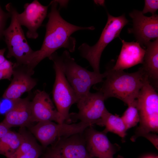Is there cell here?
Here are the masks:
<instances>
[{
    "instance_id": "4fadbf2b",
    "label": "cell",
    "mask_w": 158,
    "mask_h": 158,
    "mask_svg": "<svg viewBox=\"0 0 158 158\" xmlns=\"http://www.w3.org/2000/svg\"><path fill=\"white\" fill-rule=\"evenodd\" d=\"M33 122L51 121L62 123L65 120L54 106L49 95L44 90H36L31 102Z\"/></svg>"
},
{
    "instance_id": "9a60e30c",
    "label": "cell",
    "mask_w": 158,
    "mask_h": 158,
    "mask_svg": "<svg viewBox=\"0 0 158 158\" xmlns=\"http://www.w3.org/2000/svg\"><path fill=\"white\" fill-rule=\"evenodd\" d=\"M49 6L43 5L38 0H34L30 3H25L23 12L18 13L19 23L28 30L26 35L28 38L35 39L38 37L37 30L46 16Z\"/></svg>"
},
{
    "instance_id": "d6986e66",
    "label": "cell",
    "mask_w": 158,
    "mask_h": 158,
    "mask_svg": "<svg viewBox=\"0 0 158 158\" xmlns=\"http://www.w3.org/2000/svg\"><path fill=\"white\" fill-rule=\"evenodd\" d=\"M96 124L104 126L103 131L106 134L109 132L113 133L120 136L122 140H124L127 130L121 117L118 115L112 114L107 109Z\"/></svg>"
},
{
    "instance_id": "52a82bcc",
    "label": "cell",
    "mask_w": 158,
    "mask_h": 158,
    "mask_svg": "<svg viewBox=\"0 0 158 158\" xmlns=\"http://www.w3.org/2000/svg\"><path fill=\"white\" fill-rule=\"evenodd\" d=\"M48 58L53 62L55 74L52 92L53 101L65 121L70 123L72 120L69 111L71 106L76 103L78 98L64 74L61 56L55 52Z\"/></svg>"
},
{
    "instance_id": "6da1fadb",
    "label": "cell",
    "mask_w": 158,
    "mask_h": 158,
    "mask_svg": "<svg viewBox=\"0 0 158 158\" xmlns=\"http://www.w3.org/2000/svg\"><path fill=\"white\" fill-rule=\"evenodd\" d=\"M56 0L51 1L48 20L46 26V32L40 49L36 51L35 55L27 66L29 70L34 71L36 66L43 60L56 52L58 49L63 48L71 52L75 50L76 40L71 36L75 32L82 30H93V26L83 27L76 26L66 21L61 16L57 8Z\"/></svg>"
},
{
    "instance_id": "ba28073f",
    "label": "cell",
    "mask_w": 158,
    "mask_h": 158,
    "mask_svg": "<svg viewBox=\"0 0 158 158\" xmlns=\"http://www.w3.org/2000/svg\"><path fill=\"white\" fill-rule=\"evenodd\" d=\"M90 126L81 121L70 124L45 121L38 122L30 128V130L43 147H46L60 138L83 133Z\"/></svg>"
},
{
    "instance_id": "cb8c5ba5",
    "label": "cell",
    "mask_w": 158,
    "mask_h": 158,
    "mask_svg": "<svg viewBox=\"0 0 158 158\" xmlns=\"http://www.w3.org/2000/svg\"><path fill=\"white\" fill-rule=\"evenodd\" d=\"M9 18H10V13L4 11L0 5V40L3 36L6 21Z\"/></svg>"
},
{
    "instance_id": "7402d4cb",
    "label": "cell",
    "mask_w": 158,
    "mask_h": 158,
    "mask_svg": "<svg viewBox=\"0 0 158 158\" xmlns=\"http://www.w3.org/2000/svg\"><path fill=\"white\" fill-rule=\"evenodd\" d=\"M42 152V148L38 144L26 153L14 158H38Z\"/></svg>"
},
{
    "instance_id": "ac0fdd59",
    "label": "cell",
    "mask_w": 158,
    "mask_h": 158,
    "mask_svg": "<svg viewBox=\"0 0 158 158\" xmlns=\"http://www.w3.org/2000/svg\"><path fill=\"white\" fill-rule=\"evenodd\" d=\"M142 65L140 67L149 83L158 88V39L145 46Z\"/></svg>"
},
{
    "instance_id": "d6a6232c",
    "label": "cell",
    "mask_w": 158,
    "mask_h": 158,
    "mask_svg": "<svg viewBox=\"0 0 158 158\" xmlns=\"http://www.w3.org/2000/svg\"></svg>"
},
{
    "instance_id": "4316f807",
    "label": "cell",
    "mask_w": 158,
    "mask_h": 158,
    "mask_svg": "<svg viewBox=\"0 0 158 158\" xmlns=\"http://www.w3.org/2000/svg\"><path fill=\"white\" fill-rule=\"evenodd\" d=\"M13 63L6 59L0 64V71H6L13 68Z\"/></svg>"
},
{
    "instance_id": "30bf717a",
    "label": "cell",
    "mask_w": 158,
    "mask_h": 158,
    "mask_svg": "<svg viewBox=\"0 0 158 158\" xmlns=\"http://www.w3.org/2000/svg\"><path fill=\"white\" fill-rule=\"evenodd\" d=\"M105 99L100 92H90L79 99L76 103L78 111L70 114V118L79 119L90 126L96 124L107 110L104 104Z\"/></svg>"
},
{
    "instance_id": "f1b7e54d",
    "label": "cell",
    "mask_w": 158,
    "mask_h": 158,
    "mask_svg": "<svg viewBox=\"0 0 158 158\" xmlns=\"http://www.w3.org/2000/svg\"><path fill=\"white\" fill-rule=\"evenodd\" d=\"M6 50L5 48L0 49V64L6 59L4 56Z\"/></svg>"
},
{
    "instance_id": "83f0119b",
    "label": "cell",
    "mask_w": 158,
    "mask_h": 158,
    "mask_svg": "<svg viewBox=\"0 0 158 158\" xmlns=\"http://www.w3.org/2000/svg\"><path fill=\"white\" fill-rule=\"evenodd\" d=\"M10 130V128L2 122H0V138L4 135Z\"/></svg>"
},
{
    "instance_id": "277c9868",
    "label": "cell",
    "mask_w": 158,
    "mask_h": 158,
    "mask_svg": "<svg viewBox=\"0 0 158 158\" xmlns=\"http://www.w3.org/2000/svg\"><path fill=\"white\" fill-rule=\"evenodd\" d=\"M156 90L146 80L136 99L140 124L131 138L134 142L138 137L158 132V94Z\"/></svg>"
},
{
    "instance_id": "484cf974",
    "label": "cell",
    "mask_w": 158,
    "mask_h": 158,
    "mask_svg": "<svg viewBox=\"0 0 158 158\" xmlns=\"http://www.w3.org/2000/svg\"><path fill=\"white\" fill-rule=\"evenodd\" d=\"M13 68L6 71H0V80L7 79L10 80L13 75Z\"/></svg>"
},
{
    "instance_id": "5bb4252c",
    "label": "cell",
    "mask_w": 158,
    "mask_h": 158,
    "mask_svg": "<svg viewBox=\"0 0 158 158\" xmlns=\"http://www.w3.org/2000/svg\"><path fill=\"white\" fill-rule=\"evenodd\" d=\"M106 134L98 131L92 126L87 127L83 133L87 150L92 157L114 158L119 146L110 141Z\"/></svg>"
},
{
    "instance_id": "2e32d148",
    "label": "cell",
    "mask_w": 158,
    "mask_h": 158,
    "mask_svg": "<svg viewBox=\"0 0 158 158\" xmlns=\"http://www.w3.org/2000/svg\"><path fill=\"white\" fill-rule=\"evenodd\" d=\"M19 98L11 102V107L5 113L2 121L10 128L13 127L24 128L29 126L33 123L30 95Z\"/></svg>"
},
{
    "instance_id": "9c48e42d",
    "label": "cell",
    "mask_w": 158,
    "mask_h": 158,
    "mask_svg": "<svg viewBox=\"0 0 158 158\" xmlns=\"http://www.w3.org/2000/svg\"><path fill=\"white\" fill-rule=\"evenodd\" d=\"M52 144L43 158H93L87 150L83 133L60 138Z\"/></svg>"
},
{
    "instance_id": "8fae6325",
    "label": "cell",
    "mask_w": 158,
    "mask_h": 158,
    "mask_svg": "<svg viewBox=\"0 0 158 158\" xmlns=\"http://www.w3.org/2000/svg\"><path fill=\"white\" fill-rule=\"evenodd\" d=\"M132 19L133 27L128 29L129 33L133 34L137 42L142 46L158 39V15L150 17L144 15L142 11L134 10L129 14Z\"/></svg>"
},
{
    "instance_id": "8992f818",
    "label": "cell",
    "mask_w": 158,
    "mask_h": 158,
    "mask_svg": "<svg viewBox=\"0 0 158 158\" xmlns=\"http://www.w3.org/2000/svg\"><path fill=\"white\" fill-rule=\"evenodd\" d=\"M61 56L64 73L78 100L89 92L92 86L103 82L106 76V71L103 73L91 71L79 65L68 51Z\"/></svg>"
},
{
    "instance_id": "3957f363",
    "label": "cell",
    "mask_w": 158,
    "mask_h": 158,
    "mask_svg": "<svg viewBox=\"0 0 158 158\" xmlns=\"http://www.w3.org/2000/svg\"><path fill=\"white\" fill-rule=\"evenodd\" d=\"M6 9L10 14L11 21L8 27L5 29L3 36L8 49L7 58H14L17 65L27 66L34 57L36 51L29 45L21 26L18 22L17 9L11 3L8 4Z\"/></svg>"
},
{
    "instance_id": "4dcf8cb0",
    "label": "cell",
    "mask_w": 158,
    "mask_h": 158,
    "mask_svg": "<svg viewBox=\"0 0 158 158\" xmlns=\"http://www.w3.org/2000/svg\"><path fill=\"white\" fill-rule=\"evenodd\" d=\"M1 102L0 101V107L1 106Z\"/></svg>"
},
{
    "instance_id": "1f68e13d",
    "label": "cell",
    "mask_w": 158,
    "mask_h": 158,
    "mask_svg": "<svg viewBox=\"0 0 158 158\" xmlns=\"http://www.w3.org/2000/svg\"><path fill=\"white\" fill-rule=\"evenodd\" d=\"M118 158H122V157H119Z\"/></svg>"
},
{
    "instance_id": "5b68a950",
    "label": "cell",
    "mask_w": 158,
    "mask_h": 158,
    "mask_svg": "<svg viewBox=\"0 0 158 158\" xmlns=\"http://www.w3.org/2000/svg\"><path fill=\"white\" fill-rule=\"evenodd\" d=\"M107 13V23L96 44L90 46L84 43L78 48L81 56L88 61L93 71L97 73H100V60L104 49L113 40L119 37L122 29L129 22L124 14L114 17Z\"/></svg>"
},
{
    "instance_id": "603a6c76",
    "label": "cell",
    "mask_w": 158,
    "mask_h": 158,
    "mask_svg": "<svg viewBox=\"0 0 158 158\" xmlns=\"http://www.w3.org/2000/svg\"><path fill=\"white\" fill-rule=\"evenodd\" d=\"M158 9V0H145L144 7L142 12L143 14L150 12L153 15L156 14Z\"/></svg>"
},
{
    "instance_id": "e0dca14e",
    "label": "cell",
    "mask_w": 158,
    "mask_h": 158,
    "mask_svg": "<svg viewBox=\"0 0 158 158\" xmlns=\"http://www.w3.org/2000/svg\"><path fill=\"white\" fill-rule=\"evenodd\" d=\"M121 40L122 43L121 51L112 69L123 71L139 64H142L145 49L137 42H128Z\"/></svg>"
},
{
    "instance_id": "f546056e",
    "label": "cell",
    "mask_w": 158,
    "mask_h": 158,
    "mask_svg": "<svg viewBox=\"0 0 158 158\" xmlns=\"http://www.w3.org/2000/svg\"><path fill=\"white\" fill-rule=\"evenodd\" d=\"M144 158H158V156H149L146 157Z\"/></svg>"
},
{
    "instance_id": "44dd1931",
    "label": "cell",
    "mask_w": 158,
    "mask_h": 158,
    "mask_svg": "<svg viewBox=\"0 0 158 158\" xmlns=\"http://www.w3.org/2000/svg\"><path fill=\"white\" fill-rule=\"evenodd\" d=\"M121 117L127 130L134 127L139 122L140 117L136 99L128 105V108Z\"/></svg>"
},
{
    "instance_id": "7c38bea8",
    "label": "cell",
    "mask_w": 158,
    "mask_h": 158,
    "mask_svg": "<svg viewBox=\"0 0 158 158\" xmlns=\"http://www.w3.org/2000/svg\"><path fill=\"white\" fill-rule=\"evenodd\" d=\"M34 73L27 66L13 63V78L4 92L3 98L12 102L20 98L24 93L30 92L37 83L36 79L32 76Z\"/></svg>"
},
{
    "instance_id": "d4e9b609",
    "label": "cell",
    "mask_w": 158,
    "mask_h": 158,
    "mask_svg": "<svg viewBox=\"0 0 158 158\" xmlns=\"http://www.w3.org/2000/svg\"><path fill=\"white\" fill-rule=\"evenodd\" d=\"M143 137L150 141L158 150V137L157 135L155 134L150 133L145 135Z\"/></svg>"
},
{
    "instance_id": "7a4b0ae2",
    "label": "cell",
    "mask_w": 158,
    "mask_h": 158,
    "mask_svg": "<svg viewBox=\"0 0 158 158\" xmlns=\"http://www.w3.org/2000/svg\"><path fill=\"white\" fill-rule=\"evenodd\" d=\"M107 75L98 91L103 94L106 100L114 97L123 102L128 105L136 100L145 81L147 80L141 69L131 73L114 70L107 67Z\"/></svg>"
},
{
    "instance_id": "ffe728a7",
    "label": "cell",
    "mask_w": 158,
    "mask_h": 158,
    "mask_svg": "<svg viewBox=\"0 0 158 158\" xmlns=\"http://www.w3.org/2000/svg\"><path fill=\"white\" fill-rule=\"evenodd\" d=\"M22 136L19 132L17 133L10 130L0 138V154L9 158L20 145Z\"/></svg>"
}]
</instances>
